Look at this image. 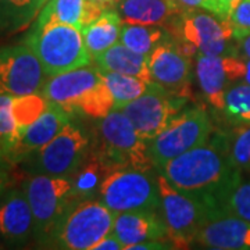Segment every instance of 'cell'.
Here are the masks:
<instances>
[{
    "instance_id": "36",
    "label": "cell",
    "mask_w": 250,
    "mask_h": 250,
    "mask_svg": "<svg viewBox=\"0 0 250 250\" xmlns=\"http://www.w3.org/2000/svg\"><path fill=\"white\" fill-rule=\"evenodd\" d=\"M241 0H218V6H217V16L229 20V16L235 9V6L239 3Z\"/></svg>"
},
{
    "instance_id": "18",
    "label": "cell",
    "mask_w": 250,
    "mask_h": 250,
    "mask_svg": "<svg viewBox=\"0 0 250 250\" xmlns=\"http://www.w3.org/2000/svg\"><path fill=\"white\" fill-rule=\"evenodd\" d=\"M34 235V215L24 190L10 189L0 200V238L22 245Z\"/></svg>"
},
{
    "instance_id": "11",
    "label": "cell",
    "mask_w": 250,
    "mask_h": 250,
    "mask_svg": "<svg viewBox=\"0 0 250 250\" xmlns=\"http://www.w3.org/2000/svg\"><path fill=\"white\" fill-rule=\"evenodd\" d=\"M211 132L213 125L206 110L196 106L181 111L149 142L153 166L160 170L166 163L205 143Z\"/></svg>"
},
{
    "instance_id": "15",
    "label": "cell",
    "mask_w": 250,
    "mask_h": 250,
    "mask_svg": "<svg viewBox=\"0 0 250 250\" xmlns=\"http://www.w3.org/2000/svg\"><path fill=\"white\" fill-rule=\"evenodd\" d=\"M246 62L238 54L196 56V77L205 99L218 111H223L225 93L243 80Z\"/></svg>"
},
{
    "instance_id": "32",
    "label": "cell",
    "mask_w": 250,
    "mask_h": 250,
    "mask_svg": "<svg viewBox=\"0 0 250 250\" xmlns=\"http://www.w3.org/2000/svg\"><path fill=\"white\" fill-rule=\"evenodd\" d=\"M225 211L250 223V179H241L239 184L233 188L227 199Z\"/></svg>"
},
{
    "instance_id": "16",
    "label": "cell",
    "mask_w": 250,
    "mask_h": 250,
    "mask_svg": "<svg viewBox=\"0 0 250 250\" xmlns=\"http://www.w3.org/2000/svg\"><path fill=\"white\" fill-rule=\"evenodd\" d=\"M70 121L71 114L65 108L57 103L49 102L45 113L20 134L16 145L6 154V160L11 163L24 161L57 136Z\"/></svg>"
},
{
    "instance_id": "4",
    "label": "cell",
    "mask_w": 250,
    "mask_h": 250,
    "mask_svg": "<svg viewBox=\"0 0 250 250\" xmlns=\"http://www.w3.org/2000/svg\"><path fill=\"white\" fill-rule=\"evenodd\" d=\"M114 220L116 213L100 200H82L62 215L43 245L64 250H90L113 232Z\"/></svg>"
},
{
    "instance_id": "17",
    "label": "cell",
    "mask_w": 250,
    "mask_h": 250,
    "mask_svg": "<svg viewBox=\"0 0 250 250\" xmlns=\"http://www.w3.org/2000/svg\"><path fill=\"white\" fill-rule=\"evenodd\" d=\"M195 243L206 249L250 250V223L228 213L217 215L206 221Z\"/></svg>"
},
{
    "instance_id": "30",
    "label": "cell",
    "mask_w": 250,
    "mask_h": 250,
    "mask_svg": "<svg viewBox=\"0 0 250 250\" xmlns=\"http://www.w3.org/2000/svg\"><path fill=\"white\" fill-rule=\"evenodd\" d=\"M13 96L0 95V150L4 157L18 139V128L13 116Z\"/></svg>"
},
{
    "instance_id": "29",
    "label": "cell",
    "mask_w": 250,
    "mask_h": 250,
    "mask_svg": "<svg viewBox=\"0 0 250 250\" xmlns=\"http://www.w3.org/2000/svg\"><path fill=\"white\" fill-rule=\"evenodd\" d=\"M223 113L235 124L250 125V85L238 83L225 93Z\"/></svg>"
},
{
    "instance_id": "3",
    "label": "cell",
    "mask_w": 250,
    "mask_h": 250,
    "mask_svg": "<svg viewBox=\"0 0 250 250\" xmlns=\"http://www.w3.org/2000/svg\"><path fill=\"white\" fill-rule=\"evenodd\" d=\"M170 35L190 57L205 56H239V45H235L229 20L202 9L182 10L167 25Z\"/></svg>"
},
{
    "instance_id": "8",
    "label": "cell",
    "mask_w": 250,
    "mask_h": 250,
    "mask_svg": "<svg viewBox=\"0 0 250 250\" xmlns=\"http://www.w3.org/2000/svg\"><path fill=\"white\" fill-rule=\"evenodd\" d=\"M98 197L114 213L160 211L157 181L149 171L111 170L102 182Z\"/></svg>"
},
{
    "instance_id": "35",
    "label": "cell",
    "mask_w": 250,
    "mask_h": 250,
    "mask_svg": "<svg viewBox=\"0 0 250 250\" xmlns=\"http://www.w3.org/2000/svg\"><path fill=\"white\" fill-rule=\"evenodd\" d=\"M181 10L203 9L211 11V1L210 0H174Z\"/></svg>"
},
{
    "instance_id": "37",
    "label": "cell",
    "mask_w": 250,
    "mask_h": 250,
    "mask_svg": "<svg viewBox=\"0 0 250 250\" xmlns=\"http://www.w3.org/2000/svg\"><path fill=\"white\" fill-rule=\"evenodd\" d=\"M9 170L4 163H0V196L9 185Z\"/></svg>"
},
{
    "instance_id": "31",
    "label": "cell",
    "mask_w": 250,
    "mask_h": 250,
    "mask_svg": "<svg viewBox=\"0 0 250 250\" xmlns=\"http://www.w3.org/2000/svg\"><path fill=\"white\" fill-rule=\"evenodd\" d=\"M228 136L233 164L241 171L250 172V125L239 124Z\"/></svg>"
},
{
    "instance_id": "1",
    "label": "cell",
    "mask_w": 250,
    "mask_h": 250,
    "mask_svg": "<svg viewBox=\"0 0 250 250\" xmlns=\"http://www.w3.org/2000/svg\"><path fill=\"white\" fill-rule=\"evenodd\" d=\"M174 187L208 208L211 218L225 214V203L242 179L233 164L229 136L211 132L205 143L166 163L159 170Z\"/></svg>"
},
{
    "instance_id": "12",
    "label": "cell",
    "mask_w": 250,
    "mask_h": 250,
    "mask_svg": "<svg viewBox=\"0 0 250 250\" xmlns=\"http://www.w3.org/2000/svg\"><path fill=\"white\" fill-rule=\"evenodd\" d=\"M188 100L189 99L172 95L156 82H150L142 96L120 110L131 120L138 134L150 142L182 111Z\"/></svg>"
},
{
    "instance_id": "9",
    "label": "cell",
    "mask_w": 250,
    "mask_h": 250,
    "mask_svg": "<svg viewBox=\"0 0 250 250\" xmlns=\"http://www.w3.org/2000/svg\"><path fill=\"white\" fill-rule=\"evenodd\" d=\"M22 190L34 215V236L43 245L62 215L77 205L71 178L31 175L22 184Z\"/></svg>"
},
{
    "instance_id": "42",
    "label": "cell",
    "mask_w": 250,
    "mask_h": 250,
    "mask_svg": "<svg viewBox=\"0 0 250 250\" xmlns=\"http://www.w3.org/2000/svg\"><path fill=\"white\" fill-rule=\"evenodd\" d=\"M4 160H6V157H4V154H3V152L0 150V163H4Z\"/></svg>"
},
{
    "instance_id": "5",
    "label": "cell",
    "mask_w": 250,
    "mask_h": 250,
    "mask_svg": "<svg viewBox=\"0 0 250 250\" xmlns=\"http://www.w3.org/2000/svg\"><path fill=\"white\" fill-rule=\"evenodd\" d=\"M25 43L42 62L47 77L89 65L92 60L80 28L67 24L32 28Z\"/></svg>"
},
{
    "instance_id": "24",
    "label": "cell",
    "mask_w": 250,
    "mask_h": 250,
    "mask_svg": "<svg viewBox=\"0 0 250 250\" xmlns=\"http://www.w3.org/2000/svg\"><path fill=\"white\" fill-rule=\"evenodd\" d=\"M86 4L88 0H47L32 28L39 29L47 24L57 22L81 29L85 25Z\"/></svg>"
},
{
    "instance_id": "10",
    "label": "cell",
    "mask_w": 250,
    "mask_h": 250,
    "mask_svg": "<svg viewBox=\"0 0 250 250\" xmlns=\"http://www.w3.org/2000/svg\"><path fill=\"white\" fill-rule=\"evenodd\" d=\"M89 136L80 125L70 121L57 136L24 160L31 175L70 178L89 154Z\"/></svg>"
},
{
    "instance_id": "25",
    "label": "cell",
    "mask_w": 250,
    "mask_h": 250,
    "mask_svg": "<svg viewBox=\"0 0 250 250\" xmlns=\"http://www.w3.org/2000/svg\"><path fill=\"white\" fill-rule=\"evenodd\" d=\"M47 0H0V35L27 28Z\"/></svg>"
},
{
    "instance_id": "27",
    "label": "cell",
    "mask_w": 250,
    "mask_h": 250,
    "mask_svg": "<svg viewBox=\"0 0 250 250\" xmlns=\"http://www.w3.org/2000/svg\"><path fill=\"white\" fill-rule=\"evenodd\" d=\"M102 71V70H100ZM104 82L114 99V108L120 110L125 104L134 102L135 99L142 96L149 88V83L146 81L125 75L114 71H102Z\"/></svg>"
},
{
    "instance_id": "22",
    "label": "cell",
    "mask_w": 250,
    "mask_h": 250,
    "mask_svg": "<svg viewBox=\"0 0 250 250\" xmlns=\"http://www.w3.org/2000/svg\"><path fill=\"white\" fill-rule=\"evenodd\" d=\"M121 29L123 18L120 13L107 9L95 21L81 28L90 57L95 59L98 54L103 53L108 47L117 43V39L121 35Z\"/></svg>"
},
{
    "instance_id": "19",
    "label": "cell",
    "mask_w": 250,
    "mask_h": 250,
    "mask_svg": "<svg viewBox=\"0 0 250 250\" xmlns=\"http://www.w3.org/2000/svg\"><path fill=\"white\" fill-rule=\"evenodd\" d=\"M113 235L126 249L131 245L167 238V227L160 211H125L116 213Z\"/></svg>"
},
{
    "instance_id": "33",
    "label": "cell",
    "mask_w": 250,
    "mask_h": 250,
    "mask_svg": "<svg viewBox=\"0 0 250 250\" xmlns=\"http://www.w3.org/2000/svg\"><path fill=\"white\" fill-rule=\"evenodd\" d=\"M233 36L238 42L250 35V0H241L229 16Z\"/></svg>"
},
{
    "instance_id": "20",
    "label": "cell",
    "mask_w": 250,
    "mask_h": 250,
    "mask_svg": "<svg viewBox=\"0 0 250 250\" xmlns=\"http://www.w3.org/2000/svg\"><path fill=\"white\" fill-rule=\"evenodd\" d=\"M182 10L174 0H121L118 13L126 24L168 25Z\"/></svg>"
},
{
    "instance_id": "2",
    "label": "cell",
    "mask_w": 250,
    "mask_h": 250,
    "mask_svg": "<svg viewBox=\"0 0 250 250\" xmlns=\"http://www.w3.org/2000/svg\"><path fill=\"white\" fill-rule=\"evenodd\" d=\"M70 114L102 120L114 110V99L98 67H80L49 77L41 92Z\"/></svg>"
},
{
    "instance_id": "7",
    "label": "cell",
    "mask_w": 250,
    "mask_h": 250,
    "mask_svg": "<svg viewBox=\"0 0 250 250\" xmlns=\"http://www.w3.org/2000/svg\"><path fill=\"white\" fill-rule=\"evenodd\" d=\"M160 193V214L167 227V239L174 249H188L211 213L203 203L174 187L161 172L156 175Z\"/></svg>"
},
{
    "instance_id": "26",
    "label": "cell",
    "mask_w": 250,
    "mask_h": 250,
    "mask_svg": "<svg viewBox=\"0 0 250 250\" xmlns=\"http://www.w3.org/2000/svg\"><path fill=\"white\" fill-rule=\"evenodd\" d=\"M168 36L167 31L160 25H138L125 24L121 29L120 41L136 53L149 56L153 49Z\"/></svg>"
},
{
    "instance_id": "41",
    "label": "cell",
    "mask_w": 250,
    "mask_h": 250,
    "mask_svg": "<svg viewBox=\"0 0 250 250\" xmlns=\"http://www.w3.org/2000/svg\"><path fill=\"white\" fill-rule=\"evenodd\" d=\"M93 1H96V3H100V4L106 6L107 3H110V1H113V0H93Z\"/></svg>"
},
{
    "instance_id": "39",
    "label": "cell",
    "mask_w": 250,
    "mask_h": 250,
    "mask_svg": "<svg viewBox=\"0 0 250 250\" xmlns=\"http://www.w3.org/2000/svg\"><path fill=\"white\" fill-rule=\"evenodd\" d=\"M243 81H245L246 83H249L250 85V59H248V60H246V71H245Z\"/></svg>"
},
{
    "instance_id": "21",
    "label": "cell",
    "mask_w": 250,
    "mask_h": 250,
    "mask_svg": "<svg viewBox=\"0 0 250 250\" xmlns=\"http://www.w3.org/2000/svg\"><path fill=\"white\" fill-rule=\"evenodd\" d=\"M93 60L102 71L120 72L141 78L147 83L153 82L149 68V56L136 53L123 43H114L103 53L98 54Z\"/></svg>"
},
{
    "instance_id": "28",
    "label": "cell",
    "mask_w": 250,
    "mask_h": 250,
    "mask_svg": "<svg viewBox=\"0 0 250 250\" xmlns=\"http://www.w3.org/2000/svg\"><path fill=\"white\" fill-rule=\"evenodd\" d=\"M49 106V100L41 93H28L21 96H13V116L16 120L18 134H21L27 126L35 123ZM20 138V135H18Z\"/></svg>"
},
{
    "instance_id": "14",
    "label": "cell",
    "mask_w": 250,
    "mask_h": 250,
    "mask_svg": "<svg viewBox=\"0 0 250 250\" xmlns=\"http://www.w3.org/2000/svg\"><path fill=\"white\" fill-rule=\"evenodd\" d=\"M152 81L170 93L190 99L192 95V57L188 56L177 41L168 35L149 54Z\"/></svg>"
},
{
    "instance_id": "13",
    "label": "cell",
    "mask_w": 250,
    "mask_h": 250,
    "mask_svg": "<svg viewBox=\"0 0 250 250\" xmlns=\"http://www.w3.org/2000/svg\"><path fill=\"white\" fill-rule=\"evenodd\" d=\"M46 77L42 62L25 42L0 47V95L42 92Z\"/></svg>"
},
{
    "instance_id": "38",
    "label": "cell",
    "mask_w": 250,
    "mask_h": 250,
    "mask_svg": "<svg viewBox=\"0 0 250 250\" xmlns=\"http://www.w3.org/2000/svg\"><path fill=\"white\" fill-rule=\"evenodd\" d=\"M239 52H241L242 57L245 59H250V35L243 38L239 43Z\"/></svg>"
},
{
    "instance_id": "40",
    "label": "cell",
    "mask_w": 250,
    "mask_h": 250,
    "mask_svg": "<svg viewBox=\"0 0 250 250\" xmlns=\"http://www.w3.org/2000/svg\"><path fill=\"white\" fill-rule=\"evenodd\" d=\"M211 1V13L217 14V6H218V0H210Z\"/></svg>"
},
{
    "instance_id": "23",
    "label": "cell",
    "mask_w": 250,
    "mask_h": 250,
    "mask_svg": "<svg viewBox=\"0 0 250 250\" xmlns=\"http://www.w3.org/2000/svg\"><path fill=\"white\" fill-rule=\"evenodd\" d=\"M110 168L98 152H89L78 170L72 174V196L77 203L95 199L99 195L102 182L107 177Z\"/></svg>"
},
{
    "instance_id": "34",
    "label": "cell",
    "mask_w": 250,
    "mask_h": 250,
    "mask_svg": "<svg viewBox=\"0 0 250 250\" xmlns=\"http://www.w3.org/2000/svg\"><path fill=\"white\" fill-rule=\"evenodd\" d=\"M124 249V246L121 245V242L117 239L113 233L107 235L106 238H103L102 241H99L96 245H93V248L90 250H120Z\"/></svg>"
},
{
    "instance_id": "6",
    "label": "cell",
    "mask_w": 250,
    "mask_h": 250,
    "mask_svg": "<svg viewBox=\"0 0 250 250\" xmlns=\"http://www.w3.org/2000/svg\"><path fill=\"white\" fill-rule=\"evenodd\" d=\"M98 153L110 168L150 171L154 167L149 142L138 134L131 120L121 110H111L98 126Z\"/></svg>"
}]
</instances>
